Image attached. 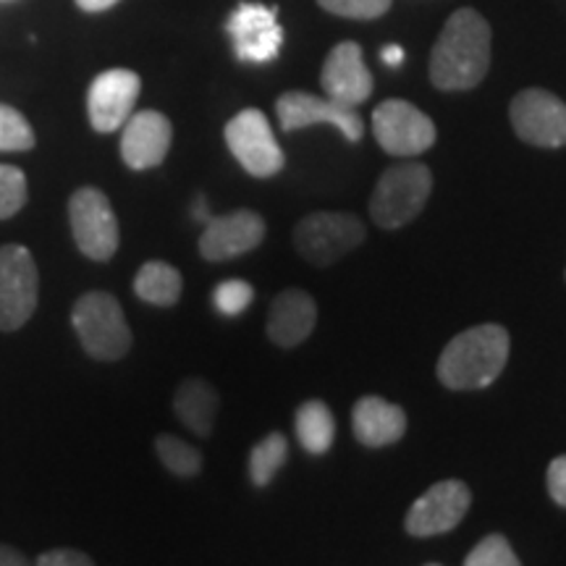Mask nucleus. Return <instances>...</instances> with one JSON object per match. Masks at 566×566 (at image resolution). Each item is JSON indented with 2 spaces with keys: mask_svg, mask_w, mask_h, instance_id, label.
<instances>
[{
  "mask_svg": "<svg viewBox=\"0 0 566 566\" xmlns=\"http://www.w3.org/2000/svg\"><path fill=\"white\" fill-rule=\"evenodd\" d=\"M405 48L399 45H386L384 51H380V59H384L386 66H401L405 63Z\"/></svg>",
  "mask_w": 566,
  "mask_h": 566,
  "instance_id": "nucleus-33",
  "label": "nucleus"
},
{
  "mask_svg": "<svg viewBox=\"0 0 566 566\" xmlns=\"http://www.w3.org/2000/svg\"><path fill=\"white\" fill-rule=\"evenodd\" d=\"M512 342L504 325L485 323L451 338L438 357V380L451 391H480L504 373Z\"/></svg>",
  "mask_w": 566,
  "mask_h": 566,
  "instance_id": "nucleus-2",
  "label": "nucleus"
},
{
  "mask_svg": "<svg viewBox=\"0 0 566 566\" xmlns=\"http://www.w3.org/2000/svg\"><path fill=\"white\" fill-rule=\"evenodd\" d=\"M373 134L378 145L396 158H415L436 142V124L407 101H386L373 113Z\"/></svg>",
  "mask_w": 566,
  "mask_h": 566,
  "instance_id": "nucleus-9",
  "label": "nucleus"
},
{
  "mask_svg": "<svg viewBox=\"0 0 566 566\" xmlns=\"http://www.w3.org/2000/svg\"><path fill=\"white\" fill-rule=\"evenodd\" d=\"M365 242V226L354 212H310L294 229L296 252L315 268H328Z\"/></svg>",
  "mask_w": 566,
  "mask_h": 566,
  "instance_id": "nucleus-5",
  "label": "nucleus"
},
{
  "mask_svg": "<svg viewBox=\"0 0 566 566\" xmlns=\"http://www.w3.org/2000/svg\"><path fill=\"white\" fill-rule=\"evenodd\" d=\"M229 34L233 51L247 63H268L279 59L283 45V30L279 13L263 3H242L229 19Z\"/></svg>",
  "mask_w": 566,
  "mask_h": 566,
  "instance_id": "nucleus-14",
  "label": "nucleus"
},
{
  "mask_svg": "<svg viewBox=\"0 0 566 566\" xmlns=\"http://www.w3.org/2000/svg\"><path fill=\"white\" fill-rule=\"evenodd\" d=\"M294 424H296V438H300L302 449L307 451V454L321 457L331 449V446H334L336 420L325 401L321 399L304 401V405L296 409Z\"/></svg>",
  "mask_w": 566,
  "mask_h": 566,
  "instance_id": "nucleus-21",
  "label": "nucleus"
},
{
  "mask_svg": "<svg viewBox=\"0 0 566 566\" xmlns=\"http://www.w3.org/2000/svg\"><path fill=\"white\" fill-rule=\"evenodd\" d=\"M252 300H254L252 283H247L242 279H231V281L218 283L216 292H212V304H216L218 313L226 317L242 315L244 310L252 304Z\"/></svg>",
  "mask_w": 566,
  "mask_h": 566,
  "instance_id": "nucleus-28",
  "label": "nucleus"
},
{
  "mask_svg": "<svg viewBox=\"0 0 566 566\" xmlns=\"http://www.w3.org/2000/svg\"><path fill=\"white\" fill-rule=\"evenodd\" d=\"M69 221L74 231V242L84 258L108 263L118 250V221L111 208V200L101 189H76L69 202Z\"/></svg>",
  "mask_w": 566,
  "mask_h": 566,
  "instance_id": "nucleus-6",
  "label": "nucleus"
},
{
  "mask_svg": "<svg viewBox=\"0 0 566 566\" xmlns=\"http://www.w3.org/2000/svg\"><path fill=\"white\" fill-rule=\"evenodd\" d=\"M71 323L90 357L113 363L132 349V328L113 294L90 292L80 296L71 310Z\"/></svg>",
  "mask_w": 566,
  "mask_h": 566,
  "instance_id": "nucleus-4",
  "label": "nucleus"
},
{
  "mask_svg": "<svg viewBox=\"0 0 566 566\" xmlns=\"http://www.w3.org/2000/svg\"><path fill=\"white\" fill-rule=\"evenodd\" d=\"M516 137L535 147L566 145V103L546 90H522L509 108Z\"/></svg>",
  "mask_w": 566,
  "mask_h": 566,
  "instance_id": "nucleus-10",
  "label": "nucleus"
},
{
  "mask_svg": "<svg viewBox=\"0 0 566 566\" xmlns=\"http://www.w3.org/2000/svg\"><path fill=\"white\" fill-rule=\"evenodd\" d=\"M321 9H325L334 17H344V19H378L391 9V0H317Z\"/></svg>",
  "mask_w": 566,
  "mask_h": 566,
  "instance_id": "nucleus-29",
  "label": "nucleus"
},
{
  "mask_svg": "<svg viewBox=\"0 0 566 566\" xmlns=\"http://www.w3.org/2000/svg\"><path fill=\"white\" fill-rule=\"evenodd\" d=\"M354 438L370 449H384L401 441L407 433V415L399 405L380 399V396H365L352 409Z\"/></svg>",
  "mask_w": 566,
  "mask_h": 566,
  "instance_id": "nucleus-19",
  "label": "nucleus"
},
{
  "mask_svg": "<svg viewBox=\"0 0 566 566\" xmlns=\"http://www.w3.org/2000/svg\"><path fill=\"white\" fill-rule=\"evenodd\" d=\"M27 205V176L17 166L0 163V221L17 216Z\"/></svg>",
  "mask_w": 566,
  "mask_h": 566,
  "instance_id": "nucleus-27",
  "label": "nucleus"
},
{
  "mask_svg": "<svg viewBox=\"0 0 566 566\" xmlns=\"http://www.w3.org/2000/svg\"><path fill=\"white\" fill-rule=\"evenodd\" d=\"M122 134V158L132 171H147L160 166L171 150V122L158 111L132 113Z\"/></svg>",
  "mask_w": 566,
  "mask_h": 566,
  "instance_id": "nucleus-17",
  "label": "nucleus"
},
{
  "mask_svg": "<svg viewBox=\"0 0 566 566\" xmlns=\"http://www.w3.org/2000/svg\"><path fill=\"white\" fill-rule=\"evenodd\" d=\"M226 145L254 179H271L283 168V150L263 111L247 108L226 124Z\"/></svg>",
  "mask_w": 566,
  "mask_h": 566,
  "instance_id": "nucleus-8",
  "label": "nucleus"
},
{
  "mask_svg": "<svg viewBox=\"0 0 566 566\" xmlns=\"http://www.w3.org/2000/svg\"><path fill=\"white\" fill-rule=\"evenodd\" d=\"M139 90V76L129 69H111L97 76L87 92V113L92 129L101 134L122 129L134 113Z\"/></svg>",
  "mask_w": 566,
  "mask_h": 566,
  "instance_id": "nucleus-13",
  "label": "nucleus"
},
{
  "mask_svg": "<svg viewBox=\"0 0 566 566\" xmlns=\"http://www.w3.org/2000/svg\"><path fill=\"white\" fill-rule=\"evenodd\" d=\"M34 566H95V564H92V558L87 554H82V551L55 548V551H48V554H42Z\"/></svg>",
  "mask_w": 566,
  "mask_h": 566,
  "instance_id": "nucleus-30",
  "label": "nucleus"
},
{
  "mask_svg": "<svg viewBox=\"0 0 566 566\" xmlns=\"http://www.w3.org/2000/svg\"><path fill=\"white\" fill-rule=\"evenodd\" d=\"M0 566H32V564L27 562V556L19 554L17 548L0 546Z\"/></svg>",
  "mask_w": 566,
  "mask_h": 566,
  "instance_id": "nucleus-32",
  "label": "nucleus"
},
{
  "mask_svg": "<svg viewBox=\"0 0 566 566\" xmlns=\"http://www.w3.org/2000/svg\"><path fill=\"white\" fill-rule=\"evenodd\" d=\"M118 0H76V6H80L82 11H90V13H97V11H105L111 9V6H116Z\"/></svg>",
  "mask_w": 566,
  "mask_h": 566,
  "instance_id": "nucleus-34",
  "label": "nucleus"
},
{
  "mask_svg": "<svg viewBox=\"0 0 566 566\" xmlns=\"http://www.w3.org/2000/svg\"><path fill=\"white\" fill-rule=\"evenodd\" d=\"M548 493L558 506H566V457L548 464Z\"/></svg>",
  "mask_w": 566,
  "mask_h": 566,
  "instance_id": "nucleus-31",
  "label": "nucleus"
},
{
  "mask_svg": "<svg viewBox=\"0 0 566 566\" xmlns=\"http://www.w3.org/2000/svg\"><path fill=\"white\" fill-rule=\"evenodd\" d=\"M428 566H441V564H428Z\"/></svg>",
  "mask_w": 566,
  "mask_h": 566,
  "instance_id": "nucleus-36",
  "label": "nucleus"
},
{
  "mask_svg": "<svg viewBox=\"0 0 566 566\" xmlns=\"http://www.w3.org/2000/svg\"><path fill=\"white\" fill-rule=\"evenodd\" d=\"M34 147L30 122L17 108L0 103V153H24Z\"/></svg>",
  "mask_w": 566,
  "mask_h": 566,
  "instance_id": "nucleus-25",
  "label": "nucleus"
},
{
  "mask_svg": "<svg viewBox=\"0 0 566 566\" xmlns=\"http://www.w3.org/2000/svg\"><path fill=\"white\" fill-rule=\"evenodd\" d=\"M184 289L181 273L174 265L163 263V260H150L139 268L137 279H134V292L142 302L155 304V307H174L179 302Z\"/></svg>",
  "mask_w": 566,
  "mask_h": 566,
  "instance_id": "nucleus-22",
  "label": "nucleus"
},
{
  "mask_svg": "<svg viewBox=\"0 0 566 566\" xmlns=\"http://www.w3.org/2000/svg\"><path fill=\"white\" fill-rule=\"evenodd\" d=\"M155 451H158L163 467H166L168 472H174V475L179 478L200 475L202 454L195 449V446L181 441V438L163 433L155 438Z\"/></svg>",
  "mask_w": 566,
  "mask_h": 566,
  "instance_id": "nucleus-24",
  "label": "nucleus"
},
{
  "mask_svg": "<svg viewBox=\"0 0 566 566\" xmlns=\"http://www.w3.org/2000/svg\"><path fill=\"white\" fill-rule=\"evenodd\" d=\"M433 174L422 163L391 166L375 184L370 197V216L378 229L394 231L412 223L430 200Z\"/></svg>",
  "mask_w": 566,
  "mask_h": 566,
  "instance_id": "nucleus-3",
  "label": "nucleus"
},
{
  "mask_svg": "<svg viewBox=\"0 0 566 566\" xmlns=\"http://www.w3.org/2000/svg\"><path fill=\"white\" fill-rule=\"evenodd\" d=\"M40 296L38 265L27 247H0V331H19Z\"/></svg>",
  "mask_w": 566,
  "mask_h": 566,
  "instance_id": "nucleus-7",
  "label": "nucleus"
},
{
  "mask_svg": "<svg viewBox=\"0 0 566 566\" xmlns=\"http://www.w3.org/2000/svg\"><path fill=\"white\" fill-rule=\"evenodd\" d=\"M195 218L200 223H210V210H208V202H205V197H197V202H195Z\"/></svg>",
  "mask_w": 566,
  "mask_h": 566,
  "instance_id": "nucleus-35",
  "label": "nucleus"
},
{
  "mask_svg": "<svg viewBox=\"0 0 566 566\" xmlns=\"http://www.w3.org/2000/svg\"><path fill=\"white\" fill-rule=\"evenodd\" d=\"M317 323V304L302 289H286L268 310V338L281 349H294L307 342Z\"/></svg>",
  "mask_w": 566,
  "mask_h": 566,
  "instance_id": "nucleus-18",
  "label": "nucleus"
},
{
  "mask_svg": "<svg viewBox=\"0 0 566 566\" xmlns=\"http://www.w3.org/2000/svg\"><path fill=\"white\" fill-rule=\"evenodd\" d=\"M491 66V27L472 9H459L446 21L430 53V80L438 90L478 87Z\"/></svg>",
  "mask_w": 566,
  "mask_h": 566,
  "instance_id": "nucleus-1",
  "label": "nucleus"
},
{
  "mask_svg": "<svg viewBox=\"0 0 566 566\" xmlns=\"http://www.w3.org/2000/svg\"><path fill=\"white\" fill-rule=\"evenodd\" d=\"M265 239V221L254 210H233L229 216L210 218L200 237V252L210 263L239 258L258 250Z\"/></svg>",
  "mask_w": 566,
  "mask_h": 566,
  "instance_id": "nucleus-15",
  "label": "nucleus"
},
{
  "mask_svg": "<svg viewBox=\"0 0 566 566\" xmlns=\"http://www.w3.org/2000/svg\"><path fill=\"white\" fill-rule=\"evenodd\" d=\"M321 84L325 97L357 108L373 95V74L357 42H338L323 63Z\"/></svg>",
  "mask_w": 566,
  "mask_h": 566,
  "instance_id": "nucleus-16",
  "label": "nucleus"
},
{
  "mask_svg": "<svg viewBox=\"0 0 566 566\" xmlns=\"http://www.w3.org/2000/svg\"><path fill=\"white\" fill-rule=\"evenodd\" d=\"M289 457V441L283 433H271L263 441H258L250 451V478L258 488H265L273 483L279 470L286 464Z\"/></svg>",
  "mask_w": 566,
  "mask_h": 566,
  "instance_id": "nucleus-23",
  "label": "nucleus"
},
{
  "mask_svg": "<svg viewBox=\"0 0 566 566\" xmlns=\"http://www.w3.org/2000/svg\"><path fill=\"white\" fill-rule=\"evenodd\" d=\"M470 504L472 493L462 480H443V483L430 485L409 509L405 522L407 533L415 537L451 533L464 520Z\"/></svg>",
  "mask_w": 566,
  "mask_h": 566,
  "instance_id": "nucleus-12",
  "label": "nucleus"
},
{
  "mask_svg": "<svg viewBox=\"0 0 566 566\" xmlns=\"http://www.w3.org/2000/svg\"><path fill=\"white\" fill-rule=\"evenodd\" d=\"M174 409L176 415H179V420L187 424L192 433L208 438L212 433V428H216L218 391L208 384V380L189 378L184 380L179 391H176Z\"/></svg>",
  "mask_w": 566,
  "mask_h": 566,
  "instance_id": "nucleus-20",
  "label": "nucleus"
},
{
  "mask_svg": "<svg viewBox=\"0 0 566 566\" xmlns=\"http://www.w3.org/2000/svg\"><path fill=\"white\" fill-rule=\"evenodd\" d=\"M464 566H522L516 558L512 543L504 535L493 533L483 537L475 548L470 551V556L464 558Z\"/></svg>",
  "mask_w": 566,
  "mask_h": 566,
  "instance_id": "nucleus-26",
  "label": "nucleus"
},
{
  "mask_svg": "<svg viewBox=\"0 0 566 566\" xmlns=\"http://www.w3.org/2000/svg\"><path fill=\"white\" fill-rule=\"evenodd\" d=\"M275 113L283 132L307 129L315 124H331L344 134L349 142H359L365 134L363 118H359L357 108L342 105L331 97L310 95V92H283L275 101Z\"/></svg>",
  "mask_w": 566,
  "mask_h": 566,
  "instance_id": "nucleus-11",
  "label": "nucleus"
}]
</instances>
